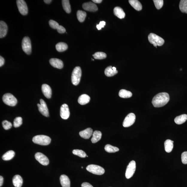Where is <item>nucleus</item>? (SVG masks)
<instances>
[{
  "label": "nucleus",
  "instance_id": "nucleus-40",
  "mask_svg": "<svg viewBox=\"0 0 187 187\" xmlns=\"http://www.w3.org/2000/svg\"><path fill=\"white\" fill-rule=\"evenodd\" d=\"M49 25L51 27L54 29H57L59 26L58 23L53 20L49 21Z\"/></svg>",
  "mask_w": 187,
  "mask_h": 187
},
{
  "label": "nucleus",
  "instance_id": "nucleus-22",
  "mask_svg": "<svg viewBox=\"0 0 187 187\" xmlns=\"http://www.w3.org/2000/svg\"><path fill=\"white\" fill-rule=\"evenodd\" d=\"M90 99H91V98L87 95L85 94H83L79 98L78 102L80 105H84L89 103V102Z\"/></svg>",
  "mask_w": 187,
  "mask_h": 187
},
{
  "label": "nucleus",
  "instance_id": "nucleus-7",
  "mask_svg": "<svg viewBox=\"0 0 187 187\" xmlns=\"http://www.w3.org/2000/svg\"><path fill=\"white\" fill-rule=\"evenodd\" d=\"M22 47L24 52L27 54H30L31 53L32 46L31 41L29 37H24L22 41Z\"/></svg>",
  "mask_w": 187,
  "mask_h": 187
},
{
  "label": "nucleus",
  "instance_id": "nucleus-32",
  "mask_svg": "<svg viewBox=\"0 0 187 187\" xmlns=\"http://www.w3.org/2000/svg\"><path fill=\"white\" fill-rule=\"evenodd\" d=\"M179 8L182 12L187 14V0H181L180 1Z\"/></svg>",
  "mask_w": 187,
  "mask_h": 187
},
{
  "label": "nucleus",
  "instance_id": "nucleus-8",
  "mask_svg": "<svg viewBox=\"0 0 187 187\" xmlns=\"http://www.w3.org/2000/svg\"><path fill=\"white\" fill-rule=\"evenodd\" d=\"M136 162L134 160H132L127 166L125 172V177L127 179H130L133 176L136 169Z\"/></svg>",
  "mask_w": 187,
  "mask_h": 187
},
{
  "label": "nucleus",
  "instance_id": "nucleus-49",
  "mask_svg": "<svg viewBox=\"0 0 187 187\" xmlns=\"http://www.w3.org/2000/svg\"><path fill=\"white\" fill-rule=\"evenodd\" d=\"M112 70H113V71H116V70H116V68L115 67H112Z\"/></svg>",
  "mask_w": 187,
  "mask_h": 187
},
{
  "label": "nucleus",
  "instance_id": "nucleus-18",
  "mask_svg": "<svg viewBox=\"0 0 187 187\" xmlns=\"http://www.w3.org/2000/svg\"><path fill=\"white\" fill-rule=\"evenodd\" d=\"M7 32V26L5 22H0V38L5 37Z\"/></svg>",
  "mask_w": 187,
  "mask_h": 187
},
{
  "label": "nucleus",
  "instance_id": "nucleus-52",
  "mask_svg": "<svg viewBox=\"0 0 187 187\" xmlns=\"http://www.w3.org/2000/svg\"><path fill=\"white\" fill-rule=\"evenodd\" d=\"M180 70H182V69H180Z\"/></svg>",
  "mask_w": 187,
  "mask_h": 187
},
{
  "label": "nucleus",
  "instance_id": "nucleus-51",
  "mask_svg": "<svg viewBox=\"0 0 187 187\" xmlns=\"http://www.w3.org/2000/svg\"><path fill=\"white\" fill-rule=\"evenodd\" d=\"M86 157H89V156H87Z\"/></svg>",
  "mask_w": 187,
  "mask_h": 187
},
{
  "label": "nucleus",
  "instance_id": "nucleus-29",
  "mask_svg": "<svg viewBox=\"0 0 187 187\" xmlns=\"http://www.w3.org/2000/svg\"><path fill=\"white\" fill-rule=\"evenodd\" d=\"M133 95L131 92L125 89L121 90L119 93V96L123 98H129Z\"/></svg>",
  "mask_w": 187,
  "mask_h": 187
},
{
  "label": "nucleus",
  "instance_id": "nucleus-37",
  "mask_svg": "<svg viewBox=\"0 0 187 187\" xmlns=\"http://www.w3.org/2000/svg\"><path fill=\"white\" fill-rule=\"evenodd\" d=\"M22 124V119L20 117H18L15 118L14 121L13 125L15 127H19Z\"/></svg>",
  "mask_w": 187,
  "mask_h": 187
},
{
  "label": "nucleus",
  "instance_id": "nucleus-14",
  "mask_svg": "<svg viewBox=\"0 0 187 187\" xmlns=\"http://www.w3.org/2000/svg\"><path fill=\"white\" fill-rule=\"evenodd\" d=\"M82 6L83 9L88 11L95 12L98 10V7L96 4L92 2L83 3Z\"/></svg>",
  "mask_w": 187,
  "mask_h": 187
},
{
  "label": "nucleus",
  "instance_id": "nucleus-20",
  "mask_svg": "<svg viewBox=\"0 0 187 187\" xmlns=\"http://www.w3.org/2000/svg\"><path fill=\"white\" fill-rule=\"evenodd\" d=\"M60 179L61 185L63 187H70V180L67 176L65 175H61Z\"/></svg>",
  "mask_w": 187,
  "mask_h": 187
},
{
  "label": "nucleus",
  "instance_id": "nucleus-27",
  "mask_svg": "<svg viewBox=\"0 0 187 187\" xmlns=\"http://www.w3.org/2000/svg\"><path fill=\"white\" fill-rule=\"evenodd\" d=\"M67 44L64 42H59L57 43L56 46V49L57 51L62 52L65 51L68 49Z\"/></svg>",
  "mask_w": 187,
  "mask_h": 187
},
{
  "label": "nucleus",
  "instance_id": "nucleus-19",
  "mask_svg": "<svg viewBox=\"0 0 187 187\" xmlns=\"http://www.w3.org/2000/svg\"><path fill=\"white\" fill-rule=\"evenodd\" d=\"M13 183L15 187H21L22 185L23 180L20 176L17 175L13 177Z\"/></svg>",
  "mask_w": 187,
  "mask_h": 187
},
{
  "label": "nucleus",
  "instance_id": "nucleus-10",
  "mask_svg": "<svg viewBox=\"0 0 187 187\" xmlns=\"http://www.w3.org/2000/svg\"><path fill=\"white\" fill-rule=\"evenodd\" d=\"M136 115L133 113H130L127 115L124 119L123 123L124 127H129L133 125L136 120Z\"/></svg>",
  "mask_w": 187,
  "mask_h": 187
},
{
  "label": "nucleus",
  "instance_id": "nucleus-13",
  "mask_svg": "<svg viewBox=\"0 0 187 187\" xmlns=\"http://www.w3.org/2000/svg\"><path fill=\"white\" fill-rule=\"evenodd\" d=\"M60 115L63 119H67L69 117L70 112L69 106L67 104H63L60 107Z\"/></svg>",
  "mask_w": 187,
  "mask_h": 187
},
{
  "label": "nucleus",
  "instance_id": "nucleus-43",
  "mask_svg": "<svg viewBox=\"0 0 187 187\" xmlns=\"http://www.w3.org/2000/svg\"><path fill=\"white\" fill-rule=\"evenodd\" d=\"M105 22L104 21H101L99 24L97 25L96 28L98 30H100L102 28H104V26L105 25Z\"/></svg>",
  "mask_w": 187,
  "mask_h": 187
},
{
  "label": "nucleus",
  "instance_id": "nucleus-33",
  "mask_svg": "<svg viewBox=\"0 0 187 187\" xmlns=\"http://www.w3.org/2000/svg\"><path fill=\"white\" fill-rule=\"evenodd\" d=\"M112 68L111 66H110L106 68L104 72L105 75L107 77H112L118 73V70H116V71H114L112 70Z\"/></svg>",
  "mask_w": 187,
  "mask_h": 187
},
{
  "label": "nucleus",
  "instance_id": "nucleus-6",
  "mask_svg": "<svg viewBox=\"0 0 187 187\" xmlns=\"http://www.w3.org/2000/svg\"><path fill=\"white\" fill-rule=\"evenodd\" d=\"M3 101L6 104L12 107L15 106L17 102L16 98L10 93L4 94L3 97Z\"/></svg>",
  "mask_w": 187,
  "mask_h": 187
},
{
  "label": "nucleus",
  "instance_id": "nucleus-31",
  "mask_svg": "<svg viewBox=\"0 0 187 187\" xmlns=\"http://www.w3.org/2000/svg\"><path fill=\"white\" fill-rule=\"evenodd\" d=\"M77 16L78 20L80 22H83L86 16V13L83 11L78 10L77 13Z\"/></svg>",
  "mask_w": 187,
  "mask_h": 187
},
{
  "label": "nucleus",
  "instance_id": "nucleus-41",
  "mask_svg": "<svg viewBox=\"0 0 187 187\" xmlns=\"http://www.w3.org/2000/svg\"><path fill=\"white\" fill-rule=\"evenodd\" d=\"M181 159L183 163L187 164V151H185L182 153Z\"/></svg>",
  "mask_w": 187,
  "mask_h": 187
},
{
  "label": "nucleus",
  "instance_id": "nucleus-46",
  "mask_svg": "<svg viewBox=\"0 0 187 187\" xmlns=\"http://www.w3.org/2000/svg\"><path fill=\"white\" fill-rule=\"evenodd\" d=\"M4 179L3 177L1 176L0 177V186L1 187L3 183Z\"/></svg>",
  "mask_w": 187,
  "mask_h": 187
},
{
  "label": "nucleus",
  "instance_id": "nucleus-47",
  "mask_svg": "<svg viewBox=\"0 0 187 187\" xmlns=\"http://www.w3.org/2000/svg\"><path fill=\"white\" fill-rule=\"evenodd\" d=\"M92 1L95 3L100 4L102 3V0H93Z\"/></svg>",
  "mask_w": 187,
  "mask_h": 187
},
{
  "label": "nucleus",
  "instance_id": "nucleus-11",
  "mask_svg": "<svg viewBox=\"0 0 187 187\" xmlns=\"http://www.w3.org/2000/svg\"><path fill=\"white\" fill-rule=\"evenodd\" d=\"M40 104H37V106L38 107L40 113L44 116L46 117H49V111L47 104L43 100L40 99Z\"/></svg>",
  "mask_w": 187,
  "mask_h": 187
},
{
  "label": "nucleus",
  "instance_id": "nucleus-30",
  "mask_svg": "<svg viewBox=\"0 0 187 187\" xmlns=\"http://www.w3.org/2000/svg\"><path fill=\"white\" fill-rule=\"evenodd\" d=\"M62 5L64 10L67 13L71 12V8L69 0H63L62 1Z\"/></svg>",
  "mask_w": 187,
  "mask_h": 187
},
{
  "label": "nucleus",
  "instance_id": "nucleus-4",
  "mask_svg": "<svg viewBox=\"0 0 187 187\" xmlns=\"http://www.w3.org/2000/svg\"><path fill=\"white\" fill-rule=\"evenodd\" d=\"M81 76V70L80 67L75 68L72 75V82L74 85H77L80 83Z\"/></svg>",
  "mask_w": 187,
  "mask_h": 187
},
{
  "label": "nucleus",
  "instance_id": "nucleus-16",
  "mask_svg": "<svg viewBox=\"0 0 187 187\" xmlns=\"http://www.w3.org/2000/svg\"><path fill=\"white\" fill-rule=\"evenodd\" d=\"M42 91L44 95L47 98H50L52 95L51 88L49 85L44 84L42 86Z\"/></svg>",
  "mask_w": 187,
  "mask_h": 187
},
{
  "label": "nucleus",
  "instance_id": "nucleus-25",
  "mask_svg": "<svg viewBox=\"0 0 187 187\" xmlns=\"http://www.w3.org/2000/svg\"><path fill=\"white\" fill-rule=\"evenodd\" d=\"M130 4L135 9L140 11L142 9V6L140 2L137 0H129Z\"/></svg>",
  "mask_w": 187,
  "mask_h": 187
},
{
  "label": "nucleus",
  "instance_id": "nucleus-36",
  "mask_svg": "<svg viewBox=\"0 0 187 187\" xmlns=\"http://www.w3.org/2000/svg\"><path fill=\"white\" fill-rule=\"evenodd\" d=\"M95 59H103L106 58L107 54L103 52H97L93 55Z\"/></svg>",
  "mask_w": 187,
  "mask_h": 187
},
{
  "label": "nucleus",
  "instance_id": "nucleus-45",
  "mask_svg": "<svg viewBox=\"0 0 187 187\" xmlns=\"http://www.w3.org/2000/svg\"><path fill=\"white\" fill-rule=\"evenodd\" d=\"M5 63V60L3 57L1 56H0V67L3 66Z\"/></svg>",
  "mask_w": 187,
  "mask_h": 187
},
{
  "label": "nucleus",
  "instance_id": "nucleus-34",
  "mask_svg": "<svg viewBox=\"0 0 187 187\" xmlns=\"http://www.w3.org/2000/svg\"><path fill=\"white\" fill-rule=\"evenodd\" d=\"M105 150L107 152L109 153H114L119 150L117 147H114L109 144H107L105 146Z\"/></svg>",
  "mask_w": 187,
  "mask_h": 187
},
{
  "label": "nucleus",
  "instance_id": "nucleus-26",
  "mask_svg": "<svg viewBox=\"0 0 187 187\" xmlns=\"http://www.w3.org/2000/svg\"><path fill=\"white\" fill-rule=\"evenodd\" d=\"M187 120V114H184L177 116L174 119L175 122L177 124H181L186 122Z\"/></svg>",
  "mask_w": 187,
  "mask_h": 187
},
{
  "label": "nucleus",
  "instance_id": "nucleus-50",
  "mask_svg": "<svg viewBox=\"0 0 187 187\" xmlns=\"http://www.w3.org/2000/svg\"><path fill=\"white\" fill-rule=\"evenodd\" d=\"M81 168H83V167H81Z\"/></svg>",
  "mask_w": 187,
  "mask_h": 187
},
{
  "label": "nucleus",
  "instance_id": "nucleus-28",
  "mask_svg": "<svg viewBox=\"0 0 187 187\" xmlns=\"http://www.w3.org/2000/svg\"><path fill=\"white\" fill-rule=\"evenodd\" d=\"M15 155V153L13 150H10L4 154L2 156V159L4 160H10L13 159Z\"/></svg>",
  "mask_w": 187,
  "mask_h": 187
},
{
  "label": "nucleus",
  "instance_id": "nucleus-44",
  "mask_svg": "<svg viewBox=\"0 0 187 187\" xmlns=\"http://www.w3.org/2000/svg\"><path fill=\"white\" fill-rule=\"evenodd\" d=\"M81 187H93V186L89 183L84 182L81 184Z\"/></svg>",
  "mask_w": 187,
  "mask_h": 187
},
{
  "label": "nucleus",
  "instance_id": "nucleus-48",
  "mask_svg": "<svg viewBox=\"0 0 187 187\" xmlns=\"http://www.w3.org/2000/svg\"><path fill=\"white\" fill-rule=\"evenodd\" d=\"M52 1L51 0H44V1L45 2V3L47 4H49L51 3Z\"/></svg>",
  "mask_w": 187,
  "mask_h": 187
},
{
  "label": "nucleus",
  "instance_id": "nucleus-3",
  "mask_svg": "<svg viewBox=\"0 0 187 187\" xmlns=\"http://www.w3.org/2000/svg\"><path fill=\"white\" fill-rule=\"evenodd\" d=\"M148 40L150 43L153 44L156 48L157 46H161L164 45V40L161 37L153 33H151L148 37Z\"/></svg>",
  "mask_w": 187,
  "mask_h": 187
},
{
  "label": "nucleus",
  "instance_id": "nucleus-42",
  "mask_svg": "<svg viewBox=\"0 0 187 187\" xmlns=\"http://www.w3.org/2000/svg\"><path fill=\"white\" fill-rule=\"evenodd\" d=\"M57 31L60 34H63L66 31L65 28L62 26L59 25L57 29Z\"/></svg>",
  "mask_w": 187,
  "mask_h": 187
},
{
  "label": "nucleus",
  "instance_id": "nucleus-12",
  "mask_svg": "<svg viewBox=\"0 0 187 187\" xmlns=\"http://www.w3.org/2000/svg\"><path fill=\"white\" fill-rule=\"evenodd\" d=\"M35 158L39 163L44 166L48 165L49 164V160L47 156L40 153H37L35 155Z\"/></svg>",
  "mask_w": 187,
  "mask_h": 187
},
{
  "label": "nucleus",
  "instance_id": "nucleus-17",
  "mask_svg": "<svg viewBox=\"0 0 187 187\" xmlns=\"http://www.w3.org/2000/svg\"><path fill=\"white\" fill-rule=\"evenodd\" d=\"M93 130L91 128H88L81 131L79 133L80 137L85 139H89L92 135H93Z\"/></svg>",
  "mask_w": 187,
  "mask_h": 187
},
{
  "label": "nucleus",
  "instance_id": "nucleus-15",
  "mask_svg": "<svg viewBox=\"0 0 187 187\" xmlns=\"http://www.w3.org/2000/svg\"><path fill=\"white\" fill-rule=\"evenodd\" d=\"M49 62L52 66L58 69H62L63 67V63L60 59L57 58L51 59Z\"/></svg>",
  "mask_w": 187,
  "mask_h": 187
},
{
  "label": "nucleus",
  "instance_id": "nucleus-1",
  "mask_svg": "<svg viewBox=\"0 0 187 187\" xmlns=\"http://www.w3.org/2000/svg\"><path fill=\"white\" fill-rule=\"evenodd\" d=\"M169 94L167 93L158 94L154 97L152 103L155 107H160L165 106L169 100Z\"/></svg>",
  "mask_w": 187,
  "mask_h": 187
},
{
  "label": "nucleus",
  "instance_id": "nucleus-21",
  "mask_svg": "<svg viewBox=\"0 0 187 187\" xmlns=\"http://www.w3.org/2000/svg\"><path fill=\"white\" fill-rule=\"evenodd\" d=\"M114 14L120 19H122L125 17V13L122 9L119 7H116L114 9Z\"/></svg>",
  "mask_w": 187,
  "mask_h": 187
},
{
  "label": "nucleus",
  "instance_id": "nucleus-2",
  "mask_svg": "<svg viewBox=\"0 0 187 187\" xmlns=\"http://www.w3.org/2000/svg\"><path fill=\"white\" fill-rule=\"evenodd\" d=\"M32 141L35 144L46 146L50 143L51 139L47 136L40 135L35 136L33 138Z\"/></svg>",
  "mask_w": 187,
  "mask_h": 187
},
{
  "label": "nucleus",
  "instance_id": "nucleus-39",
  "mask_svg": "<svg viewBox=\"0 0 187 187\" xmlns=\"http://www.w3.org/2000/svg\"><path fill=\"white\" fill-rule=\"evenodd\" d=\"M2 125H3V128L6 130H8L10 129L11 128L12 126L11 123L7 120L4 121L2 122Z\"/></svg>",
  "mask_w": 187,
  "mask_h": 187
},
{
  "label": "nucleus",
  "instance_id": "nucleus-24",
  "mask_svg": "<svg viewBox=\"0 0 187 187\" xmlns=\"http://www.w3.org/2000/svg\"><path fill=\"white\" fill-rule=\"evenodd\" d=\"M102 134L100 131H95L93 132V137L91 139L92 143H96L100 141L102 138Z\"/></svg>",
  "mask_w": 187,
  "mask_h": 187
},
{
  "label": "nucleus",
  "instance_id": "nucleus-35",
  "mask_svg": "<svg viewBox=\"0 0 187 187\" xmlns=\"http://www.w3.org/2000/svg\"><path fill=\"white\" fill-rule=\"evenodd\" d=\"M72 153L74 155L78 156L79 157L81 158H85L86 157L87 155L84 151L81 150L75 149L72 151Z\"/></svg>",
  "mask_w": 187,
  "mask_h": 187
},
{
  "label": "nucleus",
  "instance_id": "nucleus-23",
  "mask_svg": "<svg viewBox=\"0 0 187 187\" xmlns=\"http://www.w3.org/2000/svg\"><path fill=\"white\" fill-rule=\"evenodd\" d=\"M173 142V141L169 139L165 141V149L166 152L169 153L172 151L174 146Z\"/></svg>",
  "mask_w": 187,
  "mask_h": 187
},
{
  "label": "nucleus",
  "instance_id": "nucleus-38",
  "mask_svg": "<svg viewBox=\"0 0 187 187\" xmlns=\"http://www.w3.org/2000/svg\"><path fill=\"white\" fill-rule=\"evenodd\" d=\"M153 1L156 8L158 10L161 9L163 5L164 1L163 0H153Z\"/></svg>",
  "mask_w": 187,
  "mask_h": 187
},
{
  "label": "nucleus",
  "instance_id": "nucleus-5",
  "mask_svg": "<svg viewBox=\"0 0 187 187\" xmlns=\"http://www.w3.org/2000/svg\"><path fill=\"white\" fill-rule=\"evenodd\" d=\"M87 170L89 172L97 175H102L105 173L104 168L100 166L95 165H90L86 168Z\"/></svg>",
  "mask_w": 187,
  "mask_h": 187
},
{
  "label": "nucleus",
  "instance_id": "nucleus-9",
  "mask_svg": "<svg viewBox=\"0 0 187 187\" xmlns=\"http://www.w3.org/2000/svg\"><path fill=\"white\" fill-rule=\"evenodd\" d=\"M16 3L20 13L23 15H27L28 9L25 1L23 0H17Z\"/></svg>",
  "mask_w": 187,
  "mask_h": 187
}]
</instances>
